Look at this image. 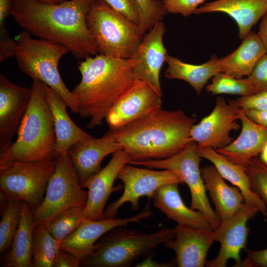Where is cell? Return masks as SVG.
<instances>
[{
    "mask_svg": "<svg viewBox=\"0 0 267 267\" xmlns=\"http://www.w3.org/2000/svg\"><path fill=\"white\" fill-rule=\"evenodd\" d=\"M132 58H120L98 53L78 65L80 83L71 91L78 114L89 118V129L100 126L119 97L134 82Z\"/></svg>",
    "mask_w": 267,
    "mask_h": 267,
    "instance_id": "cell-3",
    "label": "cell"
},
{
    "mask_svg": "<svg viewBox=\"0 0 267 267\" xmlns=\"http://www.w3.org/2000/svg\"><path fill=\"white\" fill-rule=\"evenodd\" d=\"M162 96L146 83L135 79L116 100L105 120L117 129L162 109Z\"/></svg>",
    "mask_w": 267,
    "mask_h": 267,
    "instance_id": "cell-13",
    "label": "cell"
},
{
    "mask_svg": "<svg viewBox=\"0 0 267 267\" xmlns=\"http://www.w3.org/2000/svg\"><path fill=\"white\" fill-rule=\"evenodd\" d=\"M258 212L257 207L245 203L234 215L221 222L214 230L215 241L220 243V251L214 259L207 261L206 267H225L229 259L235 262L233 267H239L242 262L240 252L246 249L249 231L247 222Z\"/></svg>",
    "mask_w": 267,
    "mask_h": 267,
    "instance_id": "cell-14",
    "label": "cell"
},
{
    "mask_svg": "<svg viewBox=\"0 0 267 267\" xmlns=\"http://www.w3.org/2000/svg\"><path fill=\"white\" fill-rule=\"evenodd\" d=\"M87 23L98 53L131 58L143 37L138 25L112 9L103 0H96L87 15Z\"/></svg>",
    "mask_w": 267,
    "mask_h": 267,
    "instance_id": "cell-7",
    "label": "cell"
},
{
    "mask_svg": "<svg viewBox=\"0 0 267 267\" xmlns=\"http://www.w3.org/2000/svg\"><path fill=\"white\" fill-rule=\"evenodd\" d=\"M195 121L181 110L161 109L106 134L132 161L161 160L178 154L191 141Z\"/></svg>",
    "mask_w": 267,
    "mask_h": 267,
    "instance_id": "cell-2",
    "label": "cell"
},
{
    "mask_svg": "<svg viewBox=\"0 0 267 267\" xmlns=\"http://www.w3.org/2000/svg\"><path fill=\"white\" fill-rule=\"evenodd\" d=\"M32 94V89L19 86L0 75V155L5 153L17 133Z\"/></svg>",
    "mask_w": 267,
    "mask_h": 267,
    "instance_id": "cell-15",
    "label": "cell"
},
{
    "mask_svg": "<svg viewBox=\"0 0 267 267\" xmlns=\"http://www.w3.org/2000/svg\"><path fill=\"white\" fill-rule=\"evenodd\" d=\"M201 158L197 144L191 141L180 152L168 158L131 161L129 164L153 169L168 170L174 173L190 190V208L201 212L215 230L222 221L212 208L207 196L200 169Z\"/></svg>",
    "mask_w": 267,
    "mask_h": 267,
    "instance_id": "cell-9",
    "label": "cell"
},
{
    "mask_svg": "<svg viewBox=\"0 0 267 267\" xmlns=\"http://www.w3.org/2000/svg\"><path fill=\"white\" fill-rule=\"evenodd\" d=\"M81 262L69 252L60 249L55 258L53 267H78Z\"/></svg>",
    "mask_w": 267,
    "mask_h": 267,
    "instance_id": "cell-42",
    "label": "cell"
},
{
    "mask_svg": "<svg viewBox=\"0 0 267 267\" xmlns=\"http://www.w3.org/2000/svg\"><path fill=\"white\" fill-rule=\"evenodd\" d=\"M206 90L212 95L226 94L248 96L259 92L248 77L236 78L221 72L212 78Z\"/></svg>",
    "mask_w": 267,
    "mask_h": 267,
    "instance_id": "cell-32",
    "label": "cell"
},
{
    "mask_svg": "<svg viewBox=\"0 0 267 267\" xmlns=\"http://www.w3.org/2000/svg\"><path fill=\"white\" fill-rule=\"evenodd\" d=\"M206 0H161L168 12L188 17Z\"/></svg>",
    "mask_w": 267,
    "mask_h": 267,
    "instance_id": "cell-36",
    "label": "cell"
},
{
    "mask_svg": "<svg viewBox=\"0 0 267 267\" xmlns=\"http://www.w3.org/2000/svg\"><path fill=\"white\" fill-rule=\"evenodd\" d=\"M177 183L163 185L154 194V206L177 224L191 227L213 229L205 217L199 211L188 208L184 203ZM214 230V229H213Z\"/></svg>",
    "mask_w": 267,
    "mask_h": 267,
    "instance_id": "cell-24",
    "label": "cell"
},
{
    "mask_svg": "<svg viewBox=\"0 0 267 267\" xmlns=\"http://www.w3.org/2000/svg\"><path fill=\"white\" fill-rule=\"evenodd\" d=\"M236 100L239 106L243 110L267 111V90L260 91L248 96H241Z\"/></svg>",
    "mask_w": 267,
    "mask_h": 267,
    "instance_id": "cell-38",
    "label": "cell"
},
{
    "mask_svg": "<svg viewBox=\"0 0 267 267\" xmlns=\"http://www.w3.org/2000/svg\"><path fill=\"white\" fill-rule=\"evenodd\" d=\"M176 261H171L165 263H159L153 259L152 257L148 256L142 262L137 263L135 267H174Z\"/></svg>",
    "mask_w": 267,
    "mask_h": 267,
    "instance_id": "cell-45",
    "label": "cell"
},
{
    "mask_svg": "<svg viewBox=\"0 0 267 267\" xmlns=\"http://www.w3.org/2000/svg\"><path fill=\"white\" fill-rule=\"evenodd\" d=\"M201 171L215 212L222 221L229 219L245 203L242 193L235 186L228 185L213 165L204 166Z\"/></svg>",
    "mask_w": 267,
    "mask_h": 267,
    "instance_id": "cell-25",
    "label": "cell"
},
{
    "mask_svg": "<svg viewBox=\"0 0 267 267\" xmlns=\"http://www.w3.org/2000/svg\"><path fill=\"white\" fill-rule=\"evenodd\" d=\"M117 178L123 183L124 192L117 200L106 208L105 218H115L119 209L126 203H131L132 210H138L139 199L143 196L152 198L156 191L163 185L171 183H183L177 175L170 170L141 168L129 163L122 169Z\"/></svg>",
    "mask_w": 267,
    "mask_h": 267,
    "instance_id": "cell-11",
    "label": "cell"
},
{
    "mask_svg": "<svg viewBox=\"0 0 267 267\" xmlns=\"http://www.w3.org/2000/svg\"><path fill=\"white\" fill-rule=\"evenodd\" d=\"M241 132L229 144L216 149L230 161L244 167L252 158L258 157L267 143V128L250 119L241 109Z\"/></svg>",
    "mask_w": 267,
    "mask_h": 267,
    "instance_id": "cell-21",
    "label": "cell"
},
{
    "mask_svg": "<svg viewBox=\"0 0 267 267\" xmlns=\"http://www.w3.org/2000/svg\"><path fill=\"white\" fill-rule=\"evenodd\" d=\"M12 0H0V31L4 30L5 20L10 15Z\"/></svg>",
    "mask_w": 267,
    "mask_h": 267,
    "instance_id": "cell-44",
    "label": "cell"
},
{
    "mask_svg": "<svg viewBox=\"0 0 267 267\" xmlns=\"http://www.w3.org/2000/svg\"><path fill=\"white\" fill-rule=\"evenodd\" d=\"M33 210L26 203H21V215L18 228L9 249L1 259V266L33 267L32 239L35 223Z\"/></svg>",
    "mask_w": 267,
    "mask_h": 267,
    "instance_id": "cell-27",
    "label": "cell"
},
{
    "mask_svg": "<svg viewBox=\"0 0 267 267\" xmlns=\"http://www.w3.org/2000/svg\"><path fill=\"white\" fill-rule=\"evenodd\" d=\"M117 226L104 234L91 254L81 262L86 267H128L158 245L173 238L174 229L163 228L146 233Z\"/></svg>",
    "mask_w": 267,
    "mask_h": 267,
    "instance_id": "cell-5",
    "label": "cell"
},
{
    "mask_svg": "<svg viewBox=\"0 0 267 267\" xmlns=\"http://www.w3.org/2000/svg\"><path fill=\"white\" fill-rule=\"evenodd\" d=\"M42 84L45 98L54 123L56 136L55 155L67 153L74 144L92 136L71 120L67 112L68 104L63 98L49 87Z\"/></svg>",
    "mask_w": 267,
    "mask_h": 267,
    "instance_id": "cell-23",
    "label": "cell"
},
{
    "mask_svg": "<svg viewBox=\"0 0 267 267\" xmlns=\"http://www.w3.org/2000/svg\"><path fill=\"white\" fill-rule=\"evenodd\" d=\"M16 41L8 35L7 31L0 32V62L7 58L15 56Z\"/></svg>",
    "mask_w": 267,
    "mask_h": 267,
    "instance_id": "cell-41",
    "label": "cell"
},
{
    "mask_svg": "<svg viewBox=\"0 0 267 267\" xmlns=\"http://www.w3.org/2000/svg\"><path fill=\"white\" fill-rule=\"evenodd\" d=\"M240 110L236 100L227 102L222 97H217L212 111L192 127L191 141H195L199 148L216 150L226 146L233 141L231 132L241 128L237 122Z\"/></svg>",
    "mask_w": 267,
    "mask_h": 267,
    "instance_id": "cell-12",
    "label": "cell"
},
{
    "mask_svg": "<svg viewBox=\"0 0 267 267\" xmlns=\"http://www.w3.org/2000/svg\"><path fill=\"white\" fill-rule=\"evenodd\" d=\"M152 214L147 205L141 212L129 218H105L101 220L85 218L78 227L61 241L60 249L69 252L81 263L91 254L96 242L106 232L117 226L139 222Z\"/></svg>",
    "mask_w": 267,
    "mask_h": 267,
    "instance_id": "cell-16",
    "label": "cell"
},
{
    "mask_svg": "<svg viewBox=\"0 0 267 267\" xmlns=\"http://www.w3.org/2000/svg\"><path fill=\"white\" fill-rule=\"evenodd\" d=\"M19 200L6 198L0 194V253L3 254L10 248L19 225L21 215Z\"/></svg>",
    "mask_w": 267,
    "mask_h": 267,
    "instance_id": "cell-31",
    "label": "cell"
},
{
    "mask_svg": "<svg viewBox=\"0 0 267 267\" xmlns=\"http://www.w3.org/2000/svg\"><path fill=\"white\" fill-rule=\"evenodd\" d=\"M175 237L163 244L176 254L178 267H203L212 244L215 241L213 229L196 228L177 224Z\"/></svg>",
    "mask_w": 267,
    "mask_h": 267,
    "instance_id": "cell-19",
    "label": "cell"
},
{
    "mask_svg": "<svg viewBox=\"0 0 267 267\" xmlns=\"http://www.w3.org/2000/svg\"><path fill=\"white\" fill-rule=\"evenodd\" d=\"M135 1L140 16L139 30L143 37L157 23L162 21L168 12L161 0H135Z\"/></svg>",
    "mask_w": 267,
    "mask_h": 267,
    "instance_id": "cell-34",
    "label": "cell"
},
{
    "mask_svg": "<svg viewBox=\"0 0 267 267\" xmlns=\"http://www.w3.org/2000/svg\"><path fill=\"white\" fill-rule=\"evenodd\" d=\"M57 3H59L62 2L65 0H55Z\"/></svg>",
    "mask_w": 267,
    "mask_h": 267,
    "instance_id": "cell-49",
    "label": "cell"
},
{
    "mask_svg": "<svg viewBox=\"0 0 267 267\" xmlns=\"http://www.w3.org/2000/svg\"><path fill=\"white\" fill-rule=\"evenodd\" d=\"M261 161L267 166V143L259 155Z\"/></svg>",
    "mask_w": 267,
    "mask_h": 267,
    "instance_id": "cell-47",
    "label": "cell"
},
{
    "mask_svg": "<svg viewBox=\"0 0 267 267\" xmlns=\"http://www.w3.org/2000/svg\"><path fill=\"white\" fill-rule=\"evenodd\" d=\"M55 160L10 161L0 165V192L6 198L24 202L34 210L42 202Z\"/></svg>",
    "mask_w": 267,
    "mask_h": 267,
    "instance_id": "cell-10",
    "label": "cell"
},
{
    "mask_svg": "<svg viewBox=\"0 0 267 267\" xmlns=\"http://www.w3.org/2000/svg\"><path fill=\"white\" fill-rule=\"evenodd\" d=\"M121 148L107 134L99 138H90L74 144L68 154L81 185L102 168L103 160Z\"/></svg>",
    "mask_w": 267,
    "mask_h": 267,
    "instance_id": "cell-20",
    "label": "cell"
},
{
    "mask_svg": "<svg viewBox=\"0 0 267 267\" xmlns=\"http://www.w3.org/2000/svg\"><path fill=\"white\" fill-rule=\"evenodd\" d=\"M40 1L47 3H56V1L55 0H38Z\"/></svg>",
    "mask_w": 267,
    "mask_h": 267,
    "instance_id": "cell-48",
    "label": "cell"
},
{
    "mask_svg": "<svg viewBox=\"0 0 267 267\" xmlns=\"http://www.w3.org/2000/svg\"><path fill=\"white\" fill-rule=\"evenodd\" d=\"M165 31L164 23H157L143 37L131 58L135 61L133 68L134 78L146 83L162 96L160 74L168 55L163 42Z\"/></svg>",
    "mask_w": 267,
    "mask_h": 267,
    "instance_id": "cell-17",
    "label": "cell"
},
{
    "mask_svg": "<svg viewBox=\"0 0 267 267\" xmlns=\"http://www.w3.org/2000/svg\"><path fill=\"white\" fill-rule=\"evenodd\" d=\"M15 56L18 67L33 80H39L59 93L71 111L78 114L76 98L64 83L58 63L69 52L64 46L48 41L34 39L26 31L16 38Z\"/></svg>",
    "mask_w": 267,
    "mask_h": 267,
    "instance_id": "cell-6",
    "label": "cell"
},
{
    "mask_svg": "<svg viewBox=\"0 0 267 267\" xmlns=\"http://www.w3.org/2000/svg\"><path fill=\"white\" fill-rule=\"evenodd\" d=\"M246 259L238 267H267V248L261 250L246 249Z\"/></svg>",
    "mask_w": 267,
    "mask_h": 267,
    "instance_id": "cell-40",
    "label": "cell"
},
{
    "mask_svg": "<svg viewBox=\"0 0 267 267\" xmlns=\"http://www.w3.org/2000/svg\"><path fill=\"white\" fill-rule=\"evenodd\" d=\"M55 170L50 177L44 199L33 210L35 225L44 223L62 211L73 207H86L88 191L84 190L68 152L56 154Z\"/></svg>",
    "mask_w": 267,
    "mask_h": 267,
    "instance_id": "cell-8",
    "label": "cell"
},
{
    "mask_svg": "<svg viewBox=\"0 0 267 267\" xmlns=\"http://www.w3.org/2000/svg\"><path fill=\"white\" fill-rule=\"evenodd\" d=\"M252 188L267 206V166L258 157L251 159L244 166Z\"/></svg>",
    "mask_w": 267,
    "mask_h": 267,
    "instance_id": "cell-35",
    "label": "cell"
},
{
    "mask_svg": "<svg viewBox=\"0 0 267 267\" xmlns=\"http://www.w3.org/2000/svg\"><path fill=\"white\" fill-rule=\"evenodd\" d=\"M112 9L139 25L140 16L135 0H103Z\"/></svg>",
    "mask_w": 267,
    "mask_h": 267,
    "instance_id": "cell-37",
    "label": "cell"
},
{
    "mask_svg": "<svg viewBox=\"0 0 267 267\" xmlns=\"http://www.w3.org/2000/svg\"><path fill=\"white\" fill-rule=\"evenodd\" d=\"M96 0H69L47 3L38 0H12L10 15L35 37L60 44L77 59L98 53L87 23Z\"/></svg>",
    "mask_w": 267,
    "mask_h": 267,
    "instance_id": "cell-1",
    "label": "cell"
},
{
    "mask_svg": "<svg viewBox=\"0 0 267 267\" xmlns=\"http://www.w3.org/2000/svg\"><path fill=\"white\" fill-rule=\"evenodd\" d=\"M248 77L259 92L267 90V53L261 58Z\"/></svg>",
    "mask_w": 267,
    "mask_h": 267,
    "instance_id": "cell-39",
    "label": "cell"
},
{
    "mask_svg": "<svg viewBox=\"0 0 267 267\" xmlns=\"http://www.w3.org/2000/svg\"><path fill=\"white\" fill-rule=\"evenodd\" d=\"M131 156L120 148L113 154L107 164L81 185L88 191L85 208L86 218L92 220L104 219L105 205L111 193L120 189L114 187L116 179L123 167L132 161Z\"/></svg>",
    "mask_w": 267,
    "mask_h": 267,
    "instance_id": "cell-18",
    "label": "cell"
},
{
    "mask_svg": "<svg viewBox=\"0 0 267 267\" xmlns=\"http://www.w3.org/2000/svg\"><path fill=\"white\" fill-rule=\"evenodd\" d=\"M60 244L44 223L35 225L32 245L33 267H53Z\"/></svg>",
    "mask_w": 267,
    "mask_h": 267,
    "instance_id": "cell-30",
    "label": "cell"
},
{
    "mask_svg": "<svg viewBox=\"0 0 267 267\" xmlns=\"http://www.w3.org/2000/svg\"><path fill=\"white\" fill-rule=\"evenodd\" d=\"M199 153L201 158L212 163L224 179L239 188L246 204L257 207L260 212L267 217V206L253 190L244 167L230 161L212 148H199Z\"/></svg>",
    "mask_w": 267,
    "mask_h": 267,
    "instance_id": "cell-26",
    "label": "cell"
},
{
    "mask_svg": "<svg viewBox=\"0 0 267 267\" xmlns=\"http://www.w3.org/2000/svg\"><path fill=\"white\" fill-rule=\"evenodd\" d=\"M266 53L258 34L251 31L236 49L219 58L222 71L236 78L248 77Z\"/></svg>",
    "mask_w": 267,
    "mask_h": 267,
    "instance_id": "cell-28",
    "label": "cell"
},
{
    "mask_svg": "<svg viewBox=\"0 0 267 267\" xmlns=\"http://www.w3.org/2000/svg\"><path fill=\"white\" fill-rule=\"evenodd\" d=\"M86 207H73L58 214L44 223L57 240L61 241L71 234L86 218Z\"/></svg>",
    "mask_w": 267,
    "mask_h": 267,
    "instance_id": "cell-33",
    "label": "cell"
},
{
    "mask_svg": "<svg viewBox=\"0 0 267 267\" xmlns=\"http://www.w3.org/2000/svg\"><path fill=\"white\" fill-rule=\"evenodd\" d=\"M166 62L168 67L165 76L170 79H178L188 83L198 95L208 81L217 74L222 72L219 58L213 54L207 62L200 65L184 62L179 59L167 55Z\"/></svg>",
    "mask_w": 267,
    "mask_h": 267,
    "instance_id": "cell-29",
    "label": "cell"
},
{
    "mask_svg": "<svg viewBox=\"0 0 267 267\" xmlns=\"http://www.w3.org/2000/svg\"><path fill=\"white\" fill-rule=\"evenodd\" d=\"M257 34L267 53V13L261 18Z\"/></svg>",
    "mask_w": 267,
    "mask_h": 267,
    "instance_id": "cell-46",
    "label": "cell"
},
{
    "mask_svg": "<svg viewBox=\"0 0 267 267\" xmlns=\"http://www.w3.org/2000/svg\"><path fill=\"white\" fill-rule=\"evenodd\" d=\"M33 81L32 94L17 139L0 155V165L14 161L39 162L54 159L56 136L52 114L42 82Z\"/></svg>",
    "mask_w": 267,
    "mask_h": 267,
    "instance_id": "cell-4",
    "label": "cell"
},
{
    "mask_svg": "<svg viewBox=\"0 0 267 267\" xmlns=\"http://www.w3.org/2000/svg\"><path fill=\"white\" fill-rule=\"evenodd\" d=\"M245 114L252 120L267 128V111L254 110H243Z\"/></svg>",
    "mask_w": 267,
    "mask_h": 267,
    "instance_id": "cell-43",
    "label": "cell"
},
{
    "mask_svg": "<svg viewBox=\"0 0 267 267\" xmlns=\"http://www.w3.org/2000/svg\"><path fill=\"white\" fill-rule=\"evenodd\" d=\"M224 13L234 20L243 40L253 26L267 13V0H216L204 3L195 14Z\"/></svg>",
    "mask_w": 267,
    "mask_h": 267,
    "instance_id": "cell-22",
    "label": "cell"
}]
</instances>
